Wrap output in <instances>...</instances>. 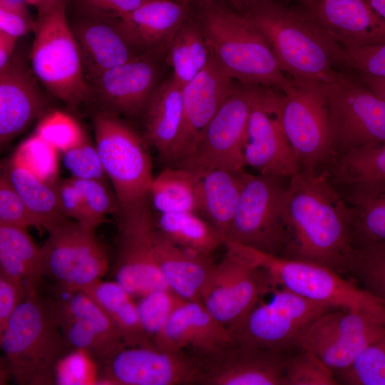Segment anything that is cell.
<instances>
[{"mask_svg": "<svg viewBox=\"0 0 385 385\" xmlns=\"http://www.w3.org/2000/svg\"><path fill=\"white\" fill-rule=\"evenodd\" d=\"M285 257L317 263L351 274L359 251L352 239L350 205L334 189L327 172L301 169L286 186Z\"/></svg>", "mask_w": 385, "mask_h": 385, "instance_id": "obj_1", "label": "cell"}, {"mask_svg": "<svg viewBox=\"0 0 385 385\" xmlns=\"http://www.w3.org/2000/svg\"><path fill=\"white\" fill-rule=\"evenodd\" d=\"M263 34L279 68L299 85H324L343 73L334 66L342 50L306 8L263 0L244 13Z\"/></svg>", "mask_w": 385, "mask_h": 385, "instance_id": "obj_2", "label": "cell"}, {"mask_svg": "<svg viewBox=\"0 0 385 385\" xmlns=\"http://www.w3.org/2000/svg\"><path fill=\"white\" fill-rule=\"evenodd\" d=\"M198 20L210 55L239 83L257 85L284 92L293 81L279 66L268 42L242 12L202 0Z\"/></svg>", "mask_w": 385, "mask_h": 385, "instance_id": "obj_3", "label": "cell"}, {"mask_svg": "<svg viewBox=\"0 0 385 385\" xmlns=\"http://www.w3.org/2000/svg\"><path fill=\"white\" fill-rule=\"evenodd\" d=\"M3 360L19 385L55 384L58 361L71 349L57 319L54 296L27 294L0 333Z\"/></svg>", "mask_w": 385, "mask_h": 385, "instance_id": "obj_4", "label": "cell"}, {"mask_svg": "<svg viewBox=\"0 0 385 385\" xmlns=\"http://www.w3.org/2000/svg\"><path fill=\"white\" fill-rule=\"evenodd\" d=\"M29 52L30 68L51 96L75 108L91 98L65 1L38 14Z\"/></svg>", "mask_w": 385, "mask_h": 385, "instance_id": "obj_5", "label": "cell"}, {"mask_svg": "<svg viewBox=\"0 0 385 385\" xmlns=\"http://www.w3.org/2000/svg\"><path fill=\"white\" fill-rule=\"evenodd\" d=\"M253 264L263 270L274 288L336 309H378L385 304L365 289L325 266L264 252L233 242Z\"/></svg>", "mask_w": 385, "mask_h": 385, "instance_id": "obj_6", "label": "cell"}, {"mask_svg": "<svg viewBox=\"0 0 385 385\" xmlns=\"http://www.w3.org/2000/svg\"><path fill=\"white\" fill-rule=\"evenodd\" d=\"M93 123L96 147L120 210L148 201L154 177L149 146L143 136L103 111L94 115Z\"/></svg>", "mask_w": 385, "mask_h": 385, "instance_id": "obj_7", "label": "cell"}, {"mask_svg": "<svg viewBox=\"0 0 385 385\" xmlns=\"http://www.w3.org/2000/svg\"><path fill=\"white\" fill-rule=\"evenodd\" d=\"M262 301V300H261ZM259 302L232 331L235 342L255 348L291 353L310 325L320 315L334 309L283 288Z\"/></svg>", "mask_w": 385, "mask_h": 385, "instance_id": "obj_8", "label": "cell"}, {"mask_svg": "<svg viewBox=\"0 0 385 385\" xmlns=\"http://www.w3.org/2000/svg\"><path fill=\"white\" fill-rule=\"evenodd\" d=\"M267 87L238 83L180 167L201 174L213 168L244 170V145L251 113Z\"/></svg>", "mask_w": 385, "mask_h": 385, "instance_id": "obj_9", "label": "cell"}, {"mask_svg": "<svg viewBox=\"0 0 385 385\" xmlns=\"http://www.w3.org/2000/svg\"><path fill=\"white\" fill-rule=\"evenodd\" d=\"M40 251L46 282L55 294L83 291L108 270L106 250L95 230L71 219L48 232Z\"/></svg>", "mask_w": 385, "mask_h": 385, "instance_id": "obj_10", "label": "cell"}, {"mask_svg": "<svg viewBox=\"0 0 385 385\" xmlns=\"http://www.w3.org/2000/svg\"><path fill=\"white\" fill-rule=\"evenodd\" d=\"M324 88L335 159L354 149L385 144L383 98L346 73Z\"/></svg>", "mask_w": 385, "mask_h": 385, "instance_id": "obj_11", "label": "cell"}, {"mask_svg": "<svg viewBox=\"0 0 385 385\" xmlns=\"http://www.w3.org/2000/svg\"><path fill=\"white\" fill-rule=\"evenodd\" d=\"M281 180L274 177L245 173L226 240L285 256L288 239L284 217L286 187Z\"/></svg>", "mask_w": 385, "mask_h": 385, "instance_id": "obj_12", "label": "cell"}, {"mask_svg": "<svg viewBox=\"0 0 385 385\" xmlns=\"http://www.w3.org/2000/svg\"><path fill=\"white\" fill-rule=\"evenodd\" d=\"M277 115L302 170L335 159L324 85H293L279 96Z\"/></svg>", "mask_w": 385, "mask_h": 385, "instance_id": "obj_13", "label": "cell"}, {"mask_svg": "<svg viewBox=\"0 0 385 385\" xmlns=\"http://www.w3.org/2000/svg\"><path fill=\"white\" fill-rule=\"evenodd\" d=\"M385 333V307L332 309L310 325L298 349L310 351L334 373L349 366Z\"/></svg>", "mask_w": 385, "mask_h": 385, "instance_id": "obj_14", "label": "cell"}, {"mask_svg": "<svg viewBox=\"0 0 385 385\" xmlns=\"http://www.w3.org/2000/svg\"><path fill=\"white\" fill-rule=\"evenodd\" d=\"M215 265L200 302L220 322L232 331L273 287L267 273L250 261L230 240Z\"/></svg>", "mask_w": 385, "mask_h": 385, "instance_id": "obj_15", "label": "cell"}, {"mask_svg": "<svg viewBox=\"0 0 385 385\" xmlns=\"http://www.w3.org/2000/svg\"><path fill=\"white\" fill-rule=\"evenodd\" d=\"M118 216L114 280L134 298L160 289H170L155 253L156 230L149 200L120 210Z\"/></svg>", "mask_w": 385, "mask_h": 385, "instance_id": "obj_16", "label": "cell"}, {"mask_svg": "<svg viewBox=\"0 0 385 385\" xmlns=\"http://www.w3.org/2000/svg\"><path fill=\"white\" fill-rule=\"evenodd\" d=\"M200 368L192 358L155 344L125 346L98 366V384H193Z\"/></svg>", "mask_w": 385, "mask_h": 385, "instance_id": "obj_17", "label": "cell"}, {"mask_svg": "<svg viewBox=\"0 0 385 385\" xmlns=\"http://www.w3.org/2000/svg\"><path fill=\"white\" fill-rule=\"evenodd\" d=\"M281 92L268 88L255 106L248 123L243 155L245 165L260 175L283 179L291 178L302 168L277 115Z\"/></svg>", "mask_w": 385, "mask_h": 385, "instance_id": "obj_18", "label": "cell"}, {"mask_svg": "<svg viewBox=\"0 0 385 385\" xmlns=\"http://www.w3.org/2000/svg\"><path fill=\"white\" fill-rule=\"evenodd\" d=\"M210 55L203 70L183 87V116L178 139L165 160L178 166L194 152L207 125L236 86Z\"/></svg>", "mask_w": 385, "mask_h": 385, "instance_id": "obj_19", "label": "cell"}, {"mask_svg": "<svg viewBox=\"0 0 385 385\" xmlns=\"http://www.w3.org/2000/svg\"><path fill=\"white\" fill-rule=\"evenodd\" d=\"M153 342L160 349L183 353L202 364L224 353L235 340L232 331L200 300H183Z\"/></svg>", "mask_w": 385, "mask_h": 385, "instance_id": "obj_20", "label": "cell"}, {"mask_svg": "<svg viewBox=\"0 0 385 385\" xmlns=\"http://www.w3.org/2000/svg\"><path fill=\"white\" fill-rule=\"evenodd\" d=\"M153 54L145 53L101 73L88 83L91 98L97 99L103 111L128 118L138 116L159 84Z\"/></svg>", "mask_w": 385, "mask_h": 385, "instance_id": "obj_21", "label": "cell"}, {"mask_svg": "<svg viewBox=\"0 0 385 385\" xmlns=\"http://www.w3.org/2000/svg\"><path fill=\"white\" fill-rule=\"evenodd\" d=\"M237 342L201 364L197 384L203 385H284L287 356Z\"/></svg>", "mask_w": 385, "mask_h": 385, "instance_id": "obj_22", "label": "cell"}, {"mask_svg": "<svg viewBox=\"0 0 385 385\" xmlns=\"http://www.w3.org/2000/svg\"><path fill=\"white\" fill-rule=\"evenodd\" d=\"M70 26L88 83L145 53L128 38L120 18L81 16Z\"/></svg>", "mask_w": 385, "mask_h": 385, "instance_id": "obj_23", "label": "cell"}, {"mask_svg": "<svg viewBox=\"0 0 385 385\" xmlns=\"http://www.w3.org/2000/svg\"><path fill=\"white\" fill-rule=\"evenodd\" d=\"M31 69L18 55L0 69V141L11 142L41 115L48 101Z\"/></svg>", "mask_w": 385, "mask_h": 385, "instance_id": "obj_24", "label": "cell"}, {"mask_svg": "<svg viewBox=\"0 0 385 385\" xmlns=\"http://www.w3.org/2000/svg\"><path fill=\"white\" fill-rule=\"evenodd\" d=\"M306 9L342 50L385 43V20L366 0H317Z\"/></svg>", "mask_w": 385, "mask_h": 385, "instance_id": "obj_25", "label": "cell"}, {"mask_svg": "<svg viewBox=\"0 0 385 385\" xmlns=\"http://www.w3.org/2000/svg\"><path fill=\"white\" fill-rule=\"evenodd\" d=\"M156 260L170 290L185 300H200L216 263L212 255L177 245L157 228Z\"/></svg>", "mask_w": 385, "mask_h": 385, "instance_id": "obj_26", "label": "cell"}, {"mask_svg": "<svg viewBox=\"0 0 385 385\" xmlns=\"http://www.w3.org/2000/svg\"><path fill=\"white\" fill-rule=\"evenodd\" d=\"M190 6L180 1L145 0L121 18L128 38L145 53L168 49L175 33L189 16Z\"/></svg>", "mask_w": 385, "mask_h": 385, "instance_id": "obj_27", "label": "cell"}, {"mask_svg": "<svg viewBox=\"0 0 385 385\" xmlns=\"http://www.w3.org/2000/svg\"><path fill=\"white\" fill-rule=\"evenodd\" d=\"M143 138L165 162L180 133L183 116V86L171 76L158 84L143 112Z\"/></svg>", "mask_w": 385, "mask_h": 385, "instance_id": "obj_28", "label": "cell"}, {"mask_svg": "<svg viewBox=\"0 0 385 385\" xmlns=\"http://www.w3.org/2000/svg\"><path fill=\"white\" fill-rule=\"evenodd\" d=\"M0 272L21 281L27 294L45 289L40 247L26 229L0 225Z\"/></svg>", "mask_w": 385, "mask_h": 385, "instance_id": "obj_29", "label": "cell"}, {"mask_svg": "<svg viewBox=\"0 0 385 385\" xmlns=\"http://www.w3.org/2000/svg\"><path fill=\"white\" fill-rule=\"evenodd\" d=\"M245 173L244 170L213 168L199 174L201 214L225 238L238 205Z\"/></svg>", "mask_w": 385, "mask_h": 385, "instance_id": "obj_30", "label": "cell"}, {"mask_svg": "<svg viewBox=\"0 0 385 385\" xmlns=\"http://www.w3.org/2000/svg\"><path fill=\"white\" fill-rule=\"evenodd\" d=\"M83 292L109 317L126 346L155 344L142 326L135 298L116 281L101 279Z\"/></svg>", "mask_w": 385, "mask_h": 385, "instance_id": "obj_31", "label": "cell"}, {"mask_svg": "<svg viewBox=\"0 0 385 385\" xmlns=\"http://www.w3.org/2000/svg\"><path fill=\"white\" fill-rule=\"evenodd\" d=\"M34 217L37 228L48 232L68 218L63 212L54 184H50L11 159L3 172Z\"/></svg>", "mask_w": 385, "mask_h": 385, "instance_id": "obj_32", "label": "cell"}, {"mask_svg": "<svg viewBox=\"0 0 385 385\" xmlns=\"http://www.w3.org/2000/svg\"><path fill=\"white\" fill-rule=\"evenodd\" d=\"M149 199L159 214H201L200 175L185 168L168 166L154 177Z\"/></svg>", "mask_w": 385, "mask_h": 385, "instance_id": "obj_33", "label": "cell"}, {"mask_svg": "<svg viewBox=\"0 0 385 385\" xmlns=\"http://www.w3.org/2000/svg\"><path fill=\"white\" fill-rule=\"evenodd\" d=\"M348 200L356 250L385 243V183L351 190Z\"/></svg>", "mask_w": 385, "mask_h": 385, "instance_id": "obj_34", "label": "cell"}, {"mask_svg": "<svg viewBox=\"0 0 385 385\" xmlns=\"http://www.w3.org/2000/svg\"><path fill=\"white\" fill-rule=\"evenodd\" d=\"M210 58V52L200 21L190 16L175 33L166 60L173 69L172 77L185 86L199 74Z\"/></svg>", "mask_w": 385, "mask_h": 385, "instance_id": "obj_35", "label": "cell"}, {"mask_svg": "<svg viewBox=\"0 0 385 385\" xmlns=\"http://www.w3.org/2000/svg\"><path fill=\"white\" fill-rule=\"evenodd\" d=\"M155 224L173 242L205 255H212L226 240L211 223L194 212L159 214Z\"/></svg>", "mask_w": 385, "mask_h": 385, "instance_id": "obj_36", "label": "cell"}, {"mask_svg": "<svg viewBox=\"0 0 385 385\" xmlns=\"http://www.w3.org/2000/svg\"><path fill=\"white\" fill-rule=\"evenodd\" d=\"M332 183L349 190L385 183V144L349 150L332 162Z\"/></svg>", "mask_w": 385, "mask_h": 385, "instance_id": "obj_37", "label": "cell"}, {"mask_svg": "<svg viewBox=\"0 0 385 385\" xmlns=\"http://www.w3.org/2000/svg\"><path fill=\"white\" fill-rule=\"evenodd\" d=\"M334 374L339 384L385 385V333L349 366Z\"/></svg>", "mask_w": 385, "mask_h": 385, "instance_id": "obj_38", "label": "cell"}, {"mask_svg": "<svg viewBox=\"0 0 385 385\" xmlns=\"http://www.w3.org/2000/svg\"><path fill=\"white\" fill-rule=\"evenodd\" d=\"M334 371L309 350L297 349L287 357L284 385H338Z\"/></svg>", "mask_w": 385, "mask_h": 385, "instance_id": "obj_39", "label": "cell"}, {"mask_svg": "<svg viewBox=\"0 0 385 385\" xmlns=\"http://www.w3.org/2000/svg\"><path fill=\"white\" fill-rule=\"evenodd\" d=\"M57 152L34 133L19 145L11 159L40 179L54 184L58 180Z\"/></svg>", "mask_w": 385, "mask_h": 385, "instance_id": "obj_40", "label": "cell"}, {"mask_svg": "<svg viewBox=\"0 0 385 385\" xmlns=\"http://www.w3.org/2000/svg\"><path fill=\"white\" fill-rule=\"evenodd\" d=\"M183 300L170 289L155 290L138 298L142 326L153 342Z\"/></svg>", "mask_w": 385, "mask_h": 385, "instance_id": "obj_41", "label": "cell"}, {"mask_svg": "<svg viewBox=\"0 0 385 385\" xmlns=\"http://www.w3.org/2000/svg\"><path fill=\"white\" fill-rule=\"evenodd\" d=\"M35 133L61 153L77 145L86 138L78 122L60 111H53L43 115Z\"/></svg>", "mask_w": 385, "mask_h": 385, "instance_id": "obj_42", "label": "cell"}, {"mask_svg": "<svg viewBox=\"0 0 385 385\" xmlns=\"http://www.w3.org/2000/svg\"><path fill=\"white\" fill-rule=\"evenodd\" d=\"M351 274L385 304V243L359 251Z\"/></svg>", "mask_w": 385, "mask_h": 385, "instance_id": "obj_43", "label": "cell"}, {"mask_svg": "<svg viewBox=\"0 0 385 385\" xmlns=\"http://www.w3.org/2000/svg\"><path fill=\"white\" fill-rule=\"evenodd\" d=\"M55 384H98V366L84 351L71 350L58 363Z\"/></svg>", "mask_w": 385, "mask_h": 385, "instance_id": "obj_44", "label": "cell"}, {"mask_svg": "<svg viewBox=\"0 0 385 385\" xmlns=\"http://www.w3.org/2000/svg\"><path fill=\"white\" fill-rule=\"evenodd\" d=\"M62 153L63 164L71 178L106 181V175L97 148L87 137L77 145Z\"/></svg>", "mask_w": 385, "mask_h": 385, "instance_id": "obj_45", "label": "cell"}, {"mask_svg": "<svg viewBox=\"0 0 385 385\" xmlns=\"http://www.w3.org/2000/svg\"><path fill=\"white\" fill-rule=\"evenodd\" d=\"M80 191L87 209L98 226L106 221L108 214L118 215L120 206L115 194H112L106 183L96 180L69 178Z\"/></svg>", "mask_w": 385, "mask_h": 385, "instance_id": "obj_46", "label": "cell"}, {"mask_svg": "<svg viewBox=\"0 0 385 385\" xmlns=\"http://www.w3.org/2000/svg\"><path fill=\"white\" fill-rule=\"evenodd\" d=\"M336 65L355 71L359 75L385 78V43L342 49Z\"/></svg>", "mask_w": 385, "mask_h": 385, "instance_id": "obj_47", "label": "cell"}, {"mask_svg": "<svg viewBox=\"0 0 385 385\" xmlns=\"http://www.w3.org/2000/svg\"><path fill=\"white\" fill-rule=\"evenodd\" d=\"M0 225L26 229L36 222L6 175L0 178Z\"/></svg>", "mask_w": 385, "mask_h": 385, "instance_id": "obj_48", "label": "cell"}, {"mask_svg": "<svg viewBox=\"0 0 385 385\" xmlns=\"http://www.w3.org/2000/svg\"><path fill=\"white\" fill-rule=\"evenodd\" d=\"M54 188L61 208L68 218L94 230L98 227L90 215L80 191L69 178L57 180Z\"/></svg>", "mask_w": 385, "mask_h": 385, "instance_id": "obj_49", "label": "cell"}, {"mask_svg": "<svg viewBox=\"0 0 385 385\" xmlns=\"http://www.w3.org/2000/svg\"><path fill=\"white\" fill-rule=\"evenodd\" d=\"M145 0H76L81 16L123 18Z\"/></svg>", "mask_w": 385, "mask_h": 385, "instance_id": "obj_50", "label": "cell"}, {"mask_svg": "<svg viewBox=\"0 0 385 385\" xmlns=\"http://www.w3.org/2000/svg\"><path fill=\"white\" fill-rule=\"evenodd\" d=\"M27 296L24 284L0 272V333Z\"/></svg>", "mask_w": 385, "mask_h": 385, "instance_id": "obj_51", "label": "cell"}, {"mask_svg": "<svg viewBox=\"0 0 385 385\" xmlns=\"http://www.w3.org/2000/svg\"><path fill=\"white\" fill-rule=\"evenodd\" d=\"M35 21L29 11H21L0 8V31L16 38L33 31Z\"/></svg>", "mask_w": 385, "mask_h": 385, "instance_id": "obj_52", "label": "cell"}, {"mask_svg": "<svg viewBox=\"0 0 385 385\" xmlns=\"http://www.w3.org/2000/svg\"><path fill=\"white\" fill-rule=\"evenodd\" d=\"M18 38L0 31V69L11 59Z\"/></svg>", "mask_w": 385, "mask_h": 385, "instance_id": "obj_53", "label": "cell"}, {"mask_svg": "<svg viewBox=\"0 0 385 385\" xmlns=\"http://www.w3.org/2000/svg\"><path fill=\"white\" fill-rule=\"evenodd\" d=\"M364 85L385 101V78L371 77L356 75V77Z\"/></svg>", "mask_w": 385, "mask_h": 385, "instance_id": "obj_54", "label": "cell"}, {"mask_svg": "<svg viewBox=\"0 0 385 385\" xmlns=\"http://www.w3.org/2000/svg\"><path fill=\"white\" fill-rule=\"evenodd\" d=\"M28 4L34 6L38 14H43L65 0H25Z\"/></svg>", "mask_w": 385, "mask_h": 385, "instance_id": "obj_55", "label": "cell"}, {"mask_svg": "<svg viewBox=\"0 0 385 385\" xmlns=\"http://www.w3.org/2000/svg\"><path fill=\"white\" fill-rule=\"evenodd\" d=\"M373 11L385 20V0H366Z\"/></svg>", "mask_w": 385, "mask_h": 385, "instance_id": "obj_56", "label": "cell"}, {"mask_svg": "<svg viewBox=\"0 0 385 385\" xmlns=\"http://www.w3.org/2000/svg\"><path fill=\"white\" fill-rule=\"evenodd\" d=\"M262 1L263 0H237L236 9L242 13H245Z\"/></svg>", "mask_w": 385, "mask_h": 385, "instance_id": "obj_57", "label": "cell"}, {"mask_svg": "<svg viewBox=\"0 0 385 385\" xmlns=\"http://www.w3.org/2000/svg\"><path fill=\"white\" fill-rule=\"evenodd\" d=\"M288 1H292L296 3L299 6L303 8H309L317 0H284Z\"/></svg>", "mask_w": 385, "mask_h": 385, "instance_id": "obj_58", "label": "cell"}, {"mask_svg": "<svg viewBox=\"0 0 385 385\" xmlns=\"http://www.w3.org/2000/svg\"><path fill=\"white\" fill-rule=\"evenodd\" d=\"M179 1L180 2L190 6L191 4H197V3L200 2L202 0H179Z\"/></svg>", "mask_w": 385, "mask_h": 385, "instance_id": "obj_59", "label": "cell"}, {"mask_svg": "<svg viewBox=\"0 0 385 385\" xmlns=\"http://www.w3.org/2000/svg\"><path fill=\"white\" fill-rule=\"evenodd\" d=\"M231 4L235 8L237 6V0H226Z\"/></svg>", "mask_w": 385, "mask_h": 385, "instance_id": "obj_60", "label": "cell"}]
</instances>
